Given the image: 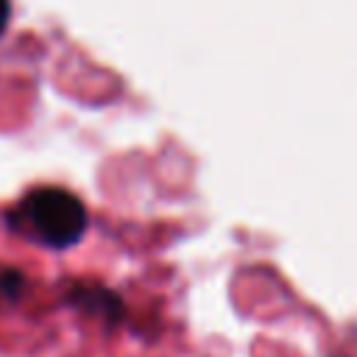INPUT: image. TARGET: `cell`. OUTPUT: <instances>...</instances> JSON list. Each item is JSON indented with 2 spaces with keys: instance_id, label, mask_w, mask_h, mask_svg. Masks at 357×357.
<instances>
[{
  "instance_id": "cell-3",
  "label": "cell",
  "mask_w": 357,
  "mask_h": 357,
  "mask_svg": "<svg viewBox=\"0 0 357 357\" xmlns=\"http://www.w3.org/2000/svg\"><path fill=\"white\" fill-rule=\"evenodd\" d=\"M8 20H11V0H0V36H3Z\"/></svg>"
},
{
  "instance_id": "cell-1",
  "label": "cell",
  "mask_w": 357,
  "mask_h": 357,
  "mask_svg": "<svg viewBox=\"0 0 357 357\" xmlns=\"http://www.w3.org/2000/svg\"><path fill=\"white\" fill-rule=\"evenodd\" d=\"M8 226L45 248L64 251L84 237L89 215L78 195L59 187H39L11 209Z\"/></svg>"
},
{
  "instance_id": "cell-2",
  "label": "cell",
  "mask_w": 357,
  "mask_h": 357,
  "mask_svg": "<svg viewBox=\"0 0 357 357\" xmlns=\"http://www.w3.org/2000/svg\"><path fill=\"white\" fill-rule=\"evenodd\" d=\"M25 290V276L14 268H0V307L14 304Z\"/></svg>"
}]
</instances>
